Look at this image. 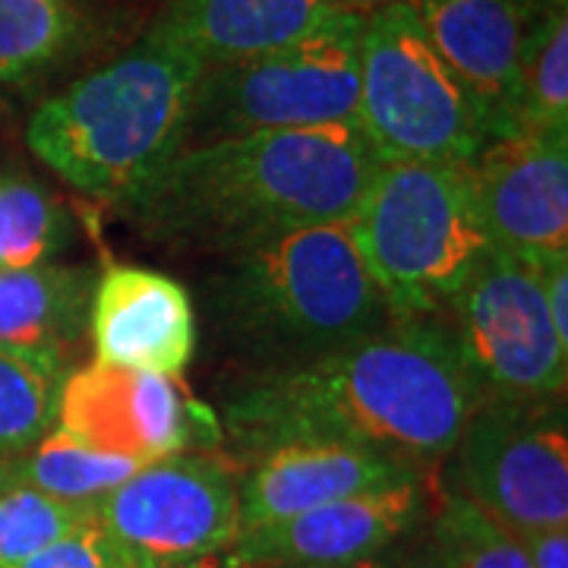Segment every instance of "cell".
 <instances>
[{"label":"cell","instance_id":"cell-1","mask_svg":"<svg viewBox=\"0 0 568 568\" xmlns=\"http://www.w3.org/2000/svg\"><path fill=\"white\" fill-rule=\"evenodd\" d=\"M480 392L446 320H407L320 361L260 373L224 414L244 458L284 443H354L426 470L452 455Z\"/></svg>","mask_w":568,"mask_h":568},{"label":"cell","instance_id":"cell-2","mask_svg":"<svg viewBox=\"0 0 568 568\" xmlns=\"http://www.w3.org/2000/svg\"><path fill=\"white\" fill-rule=\"evenodd\" d=\"M379 164L357 123L263 130L181 149L123 209L155 241L237 253L347 222Z\"/></svg>","mask_w":568,"mask_h":568},{"label":"cell","instance_id":"cell-3","mask_svg":"<svg viewBox=\"0 0 568 568\" xmlns=\"http://www.w3.org/2000/svg\"><path fill=\"white\" fill-rule=\"evenodd\" d=\"M205 63L145 39L44 99L26 123L36 159L89 196L126 203L183 149Z\"/></svg>","mask_w":568,"mask_h":568},{"label":"cell","instance_id":"cell-4","mask_svg":"<svg viewBox=\"0 0 568 568\" xmlns=\"http://www.w3.org/2000/svg\"><path fill=\"white\" fill-rule=\"evenodd\" d=\"M212 310L265 373L320 361L402 323L369 278L347 222L310 224L227 253Z\"/></svg>","mask_w":568,"mask_h":568},{"label":"cell","instance_id":"cell-5","mask_svg":"<svg viewBox=\"0 0 568 568\" xmlns=\"http://www.w3.org/2000/svg\"><path fill=\"white\" fill-rule=\"evenodd\" d=\"M369 278L395 320H446L489 237L467 164H379L347 219Z\"/></svg>","mask_w":568,"mask_h":568},{"label":"cell","instance_id":"cell-6","mask_svg":"<svg viewBox=\"0 0 568 568\" xmlns=\"http://www.w3.org/2000/svg\"><path fill=\"white\" fill-rule=\"evenodd\" d=\"M354 123L383 164H470L487 142L474 104L426 39L410 0L366 17Z\"/></svg>","mask_w":568,"mask_h":568},{"label":"cell","instance_id":"cell-7","mask_svg":"<svg viewBox=\"0 0 568 568\" xmlns=\"http://www.w3.org/2000/svg\"><path fill=\"white\" fill-rule=\"evenodd\" d=\"M364 22L345 10L268 54L205 67L183 149L263 130L354 123Z\"/></svg>","mask_w":568,"mask_h":568},{"label":"cell","instance_id":"cell-8","mask_svg":"<svg viewBox=\"0 0 568 568\" xmlns=\"http://www.w3.org/2000/svg\"><path fill=\"white\" fill-rule=\"evenodd\" d=\"M455 484L511 534L568 528L566 402L480 395L452 448Z\"/></svg>","mask_w":568,"mask_h":568},{"label":"cell","instance_id":"cell-9","mask_svg":"<svg viewBox=\"0 0 568 568\" xmlns=\"http://www.w3.org/2000/svg\"><path fill=\"white\" fill-rule=\"evenodd\" d=\"M446 323L480 395L566 398L568 345L556 335L530 263L489 250L448 306Z\"/></svg>","mask_w":568,"mask_h":568},{"label":"cell","instance_id":"cell-10","mask_svg":"<svg viewBox=\"0 0 568 568\" xmlns=\"http://www.w3.org/2000/svg\"><path fill=\"white\" fill-rule=\"evenodd\" d=\"M95 511L133 568L200 559L237 540V470L209 452L168 455L102 496Z\"/></svg>","mask_w":568,"mask_h":568},{"label":"cell","instance_id":"cell-11","mask_svg":"<svg viewBox=\"0 0 568 568\" xmlns=\"http://www.w3.org/2000/svg\"><path fill=\"white\" fill-rule=\"evenodd\" d=\"M58 429L142 465L222 439V426L186 392L181 376L136 373L92 361L73 366L58 395Z\"/></svg>","mask_w":568,"mask_h":568},{"label":"cell","instance_id":"cell-12","mask_svg":"<svg viewBox=\"0 0 568 568\" xmlns=\"http://www.w3.org/2000/svg\"><path fill=\"white\" fill-rule=\"evenodd\" d=\"M489 246L534 268L568 260V133L521 130L487 140L467 164Z\"/></svg>","mask_w":568,"mask_h":568},{"label":"cell","instance_id":"cell-13","mask_svg":"<svg viewBox=\"0 0 568 568\" xmlns=\"http://www.w3.org/2000/svg\"><path fill=\"white\" fill-rule=\"evenodd\" d=\"M424 477L357 493L241 534L231 549L250 568H361L426 521Z\"/></svg>","mask_w":568,"mask_h":568},{"label":"cell","instance_id":"cell-14","mask_svg":"<svg viewBox=\"0 0 568 568\" xmlns=\"http://www.w3.org/2000/svg\"><path fill=\"white\" fill-rule=\"evenodd\" d=\"M410 7L462 82L487 140L521 133V58L537 13L525 0H410Z\"/></svg>","mask_w":568,"mask_h":568},{"label":"cell","instance_id":"cell-15","mask_svg":"<svg viewBox=\"0 0 568 568\" xmlns=\"http://www.w3.org/2000/svg\"><path fill=\"white\" fill-rule=\"evenodd\" d=\"M424 474L414 462L354 443H284L246 462L237 477V537Z\"/></svg>","mask_w":568,"mask_h":568},{"label":"cell","instance_id":"cell-16","mask_svg":"<svg viewBox=\"0 0 568 568\" xmlns=\"http://www.w3.org/2000/svg\"><path fill=\"white\" fill-rule=\"evenodd\" d=\"M89 342L99 364L181 376L196 351L190 291L145 265H108L92 287Z\"/></svg>","mask_w":568,"mask_h":568},{"label":"cell","instance_id":"cell-17","mask_svg":"<svg viewBox=\"0 0 568 568\" xmlns=\"http://www.w3.org/2000/svg\"><path fill=\"white\" fill-rule=\"evenodd\" d=\"M338 13L335 0H171L149 36L219 67L306 39Z\"/></svg>","mask_w":568,"mask_h":568},{"label":"cell","instance_id":"cell-18","mask_svg":"<svg viewBox=\"0 0 568 568\" xmlns=\"http://www.w3.org/2000/svg\"><path fill=\"white\" fill-rule=\"evenodd\" d=\"M95 275L85 265L0 268V351L67 379L89 335Z\"/></svg>","mask_w":568,"mask_h":568},{"label":"cell","instance_id":"cell-19","mask_svg":"<svg viewBox=\"0 0 568 568\" xmlns=\"http://www.w3.org/2000/svg\"><path fill=\"white\" fill-rule=\"evenodd\" d=\"M92 39L82 0H0V82L26 85L73 61Z\"/></svg>","mask_w":568,"mask_h":568},{"label":"cell","instance_id":"cell-20","mask_svg":"<svg viewBox=\"0 0 568 568\" xmlns=\"http://www.w3.org/2000/svg\"><path fill=\"white\" fill-rule=\"evenodd\" d=\"M140 467L136 458L102 452L54 426L39 446L10 458V484H26L63 503L95 506Z\"/></svg>","mask_w":568,"mask_h":568},{"label":"cell","instance_id":"cell-21","mask_svg":"<svg viewBox=\"0 0 568 568\" xmlns=\"http://www.w3.org/2000/svg\"><path fill=\"white\" fill-rule=\"evenodd\" d=\"M70 237L54 193L29 174L0 171V268L51 263Z\"/></svg>","mask_w":568,"mask_h":568},{"label":"cell","instance_id":"cell-22","mask_svg":"<svg viewBox=\"0 0 568 568\" xmlns=\"http://www.w3.org/2000/svg\"><path fill=\"white\" fill-rule=\"evenodd\" d=\"M433 568H530L518 537L448 484L429 525Z\"/></svg>","mask_w":568,"mask_h":568},{"label":"cell","instance_id":"cell-23","mask_svg":"<svg viewBox=\"0 0 568 568\" xmlns=\"http://www.w3.org/2000/svg\"><path fill=\"white\" fill-rule=\"evenodd\" d=\"M521 130L568 133V10L537 17L521 58Z\"/></svg>","mask_w":568,"mask_h":568},{"label":"cell","instance_id":"cell-24","mask_svg":"<svg viewBox=\"0 0 568 568\" xmlns=\"http://www.w3.org/2000/svg\"><path fill=\"white\" fill-rule=\"evenodd\" d=\"M95 506L63 503L26 484L0 489V568H20L44 547L92 525Z\"/></svg>","mask_w":568,"mask_h":568},{"label":"cell","instance_id":"cell-25","mask_svg":"<svg viewBox=\"0 0 568 568\" xmlns=\"http://www.w3.org/2000/svg\"><path fill=\"white\" fill-rule=\"evenodd\" d=\"M61 386L51 369L0 351V458H17L54 429Z\"/></svg>","mask_w":568,"mask_h":568},{"label":"cell","instance_id":"cell-26","mask_svg":"<svg viewBox=\"0 0 568 568\" xmlns=\"http://www.w3.org/2000/svg\"><path fill=\"white\" fill-rule=\"evenodd\" d=\"M20 568H133L118 544L108 537L99 518L85 528L67 534L63 540L44 547Z\"/></svg>","mask_w":568,"mask_h":568},{"label":"cell","instance_id":"cell-27","mask_svg":"<svg viewBox=\"0 0 568 568\" xmlns=\"http://www.w3.org/2000/svg\"><path fill=\"white\" fill-rule=\"evenodd\" d=\"M528 552L530 568H568V528H547L515 534Z\"/></svg>","mask_w":568,"mask_h":568},{"label":"cell","instance_id":"cell-28","mask_svg":"<svg viewBox=\"0 0 568 568\" xmlns=\"http://www.w3.org/2000/svg\"><path fill=\"white\" fill-rule=\"evenodd\" d=\"M537 272H540V284H544L549 320L556 325V335L568 345V260H556Z\"/></svg>","mask_w":568,"mask_h":568},{"label":"cell","instance_id":"cell-29","mask_svg":"<svg viewBox=\"0 0 568 568\" xmlns=\"http://www.w3.org/2000/svg\"><path fill=\"white\" fill-rule=\"evenodd\" d=\"M361 568H433V559H429V549H388L386 556L373 559Z\"/></svg>","mask_w":568,"mask_h":568},{"label":"cell","instance_id":"cell-30","mask_svg":"<svg viewBox=\"0 0 568 568\" xmlns=\"http://www.w3.org/2000/svg\"><path fill=\"white\" fill-rule=\"evenodd\" d=\"M155 568H250L241 562V556L234 549H222V552H209L200 559H186V562H174V566H155Z\"/></svg>","mask_w":568,"mask_h":568},{"label":"cell","instance_id":"cell-31","mask_svg":"<svg viewBox=\"0 0 568 568\" xmlns=\"http://www.w3.org/2000/svg\"><path fill=\"white\" fill-rule=\"evenodd\" d=\"M342 10L347 13H361V17H369V13H376L379 7H386V3H395V0H335Z\"/></svg>","mask_w":568,"mask_h":568},{"label":"cell","instance_id":"cell-32","mask_svg":"<svg viewBox=\"0 0 568 568\" xmlns=\"http://www.w3.org/2000/svg\"><path fill=\"white\" fill-rule=\"evenodd\" d=\"M537 17L552 13V10H568V0H525Z\"/></svg>","mask_w":568,"mask_h":568},{"label":"cell","instance_id":"cell-33","mask_svg":"<svg viewBox=\"0 0 568 568\" xmlns=\"http://www.w3.org/2000/svg\"><path fill=\"white\" fill-rule=\"evenodd\" d=\"M10 487V458H0V489Z\"/></svg>","mask_w":568,"mask_h":568}]
</instances>
